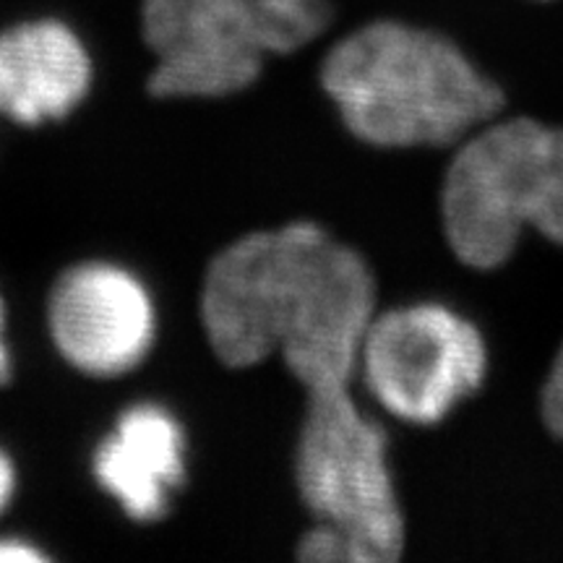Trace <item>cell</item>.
<instances>
[{"label": "cell", "instance_id": "6da1fadb", "mask_svg": "<svg viewBox=\"0 0 563 563\" xmlns=\"http://www.w3.org/2000/svg\"><path fill=\"white\" fill-rule=\"evenodd\" d=\"M376 279L365 258L316 222L238 238L201 287L207 340L230 368L279 355L306 391L352 386Z\"/></svg>", "mask_w": 563, "mask_h": 563}, {"label": "cell", "instance_id": "7a4b0ae2", "mask_svg": "<svg viewBox=\"0 0 563 563\" xmlns=\"http://www.w3.org/2000/svg\"><path fill=\"white\" fill-rule=\"evenodd\" d=\"M321 87L357 139L386 150L449 146L504 108L501 89L452 40L405 21H371L321 63Z\"/></svg>", "mask_w": 563, "mask_h": 563}, {"label": "cell", "instance_id": "3957f363", "mask_svg": "<svg viewBox=\"0 0 563 563\" xmlns=\"http://www.w3.org/2000/svg\"><path fill=\"white\" fill-rule=\"evenodd\" d=\"M449 249L473 269H496L527 228L563 245V125L488 121L462 141L443 178Z\"/></svg>", "mask_w": 563, "mask_h": 563}, {"label": "cell", "instance_id": "277c9868", "mask_svg": "<svg viewBox=\"0 0 563 563\" xmlns=\"http://www.w3.org/2000/svg\"><path fill=\"white\" fill-rule=\"evenodd\" d=\"M329 0H144L141 30L157 58L154 97H228L249 89L272 55H290L332 26Z\"/></svg>", "mask_w": 563, "mask_h": 563}, {"label": "cell", "instance_id": "5b68a950", "mask_svg": "<svg viewBox=\"0 0 563 563\" xmlns=\"http://www.w3.org/2000/svg\"><path fill=\"white\" fill-rule=\"evenodd\" d=\"M295 483L316 522L344 540L350 563H391L405 551V519L389 470V435L350 386L306 391Z\"/></svg>", "mask_w": 563, "mask_h": 563}, {"label": "cell", "instance_id": "8992f818", "mask_svg": "<svg viewBox=\"0 0 563 563\" xmlns=\"http://www.w3.org/2000/svg\"><path fill=\"white\" fill-rule=\"evenodd\" d=\"M488 350L483 334L441 302L373 313L357 352V376L394 418L431 426L481 389Z\"/></svg>", "mask_w": 563, "mask_h": 563}, {"label": "cell", "instance_id": "52a82bcc", "mask_svg": "<svg viewBox=\"0 0 563 563\" xmlns=\"http://www.w3.org/2000/svg\"><path fill=\"white\" fill-rule=\"evenodd\" d=\"M60 355L81 373L123 376L144 363L157 334L152 295L136 274L108 262L63 272L47 302Z\"/></svg>", "mask_w": 563, "mask_h": 563}, {"label": "cell", "instance_id": "ba28073f", "mask_svg": "<svg viewBox=\"0 0 563 563\" xmlns=\"http://www.w3.org/2000/svg\"><path fill=\"white\" fill-rule=\"evenodd\" d=\"M186 431L167 407L139 402L100 441L91 470L133 522H157L186 481Z\"/></svg>", "mask_w": 563, "mask_h": 563}, {"label": "cell", "instance_id": "9c48e42d", "mask_svg": "<svg viewBox=\"0 0 563 563\" xmlns=\"http://www.w3.org/2000/svg\"><path fill=\"white\" fill-rule=\"evenodd\" d=\"M89 87V53L63 21H24L0 34V112L11 121H60L79 108Z\"/></svg>", "mask_w": 563, "mask_h": 563}, {"label": "cell", "instance_id": "30bf717a", "mask_svg": "<svg viewBox=\"0 0 563 563\" xmlns=\"http://www.w3.org/2000/svg\"><path fill=\"white\" fill-rule=\"evenodd\" d=\"M540 407H543V420L548 431L563 441V344L551 365V373L545 378Z\"/></svg>", "mask_w": 563, "mask_h": 563}, {"label": "cell", "instance_id": "8fae6325", "mask_svg": "<svg viewBox=\"0 0 563 563\" xmlns=\"http://www.w3.org/2000/svg\"><path fill=\"white\" fill-rule=\"evenodd\" d=\"M47 561V555L24 540H0V563H37Z\"/></svg>", "mask_w": 563, "mask_h": 563}, {"label": "cell", "instance_id": "7c38bea8", "mask_svg": "<svg viewBox=\"0 0 563 563\" xmlns=\"http://www.w3.org/2000/svg\"><path fill=\"white\" fill-rule=\"evenodd\" d=\"M13 490H16V470H13L9 454L0 449V511L11 504Z\"/></svg>", "mask_w": 563, "mask_h": 563}, {"label": "cell", "instance_id": "4fadbf2b", "mask_svg": "<svg viewBox=\"0 0 563 563\" xmlns=\"http://www.w3.org/2000/svg\"><path fill=\"white\" fill-rule=\"evenodd\" d=\"M11 352L9 344H5V308L3 300H0V386L11 382Z\"/></svg>", "mask_w": 563, "mask_h": 563}]
</instances>
